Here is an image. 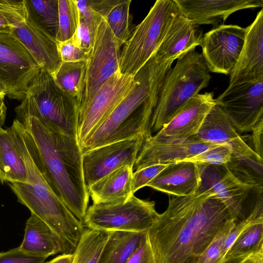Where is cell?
I'll use <instances>...</instances> for the list:
<instances>
[{
	"label": "cell",
	"mask_w": 263,
	"mask_h": 263,
	"mask_svg": "<svg viewBox=\"0 0 263 263\" xmlns=\"http://www.w3.org/2000/svg\"><path fill=\"white\" fill-rule=\"evenodd\" d=\"M232 220L226 204L209 194L170 197L146 232L156 262L185 263L200 256Z\"/></svg>",
	"instance_id": "cell-1"
},
{
	"label": "cell",
	"mask_w": 263,
	"mask_h": 263,
	"mask_svg": "<svg viewBox=\"0 0 263 263\" xmlns=\"http://www.w3.org/2000/svg\"><path fill=\"white\" fill-rule=\"evenodd\" d=\"M16 116L32 159L54 193L82 222L89 195L77 139L48 128L34 116Z\"/></svg>",
	"instance_id": "cell-2"
},
{
	"label": "cell",
	"mask_w": 263,
	"mask_h": 263,
	"mask_svg": "<svg viewBox=\"0 0 263 263\" xmlns=\"http://www.w3.org/2000/svg\"><path fill=\"white\" fill-rule=\"evenodd\" d=\"M174 61L154 53L134 76L135 85L108 117L80 145L82 154L110 143L152 137L151 121L165 75Z\"/></svg>",
	"instance_id": "cell-3"
},
{
	"label": "cell",
	"mask_w": 263,
	"mask_h": 263,
	"mask_svg": "<svg viewBox=\"0 0 263 263\" xmlns=\"http://www.w3.org/2000/svg\"><path fill=\"white\" fill-rule=\"evenodd\" d=\"M25 164L27 183H9L18 201L43 220L59 237L62 254H72L85 231L83 223L53 191L32 159L25 143L20 121L7 128Z\"/></svg>",
	"instance_id": "cell-4"
},
{
	"label": "cell",
	"mask_w": 263,
	"mask_h": 263,
	"mask_svg": "<svg viewBox=\"0 0 263 263\" xmlns=\"http://www.w3.org/2000/svg\"><path fill=\"white\" fill-rule=\"evenodd\" d=\"M15 110L16 114L34 116L48 128L77 139V100L61 89L42 67Z\"/></svg>",
	"instance_id": "cell-5"
},
{
	"label": "cell",
	"mask_w": 263,
	"mask_h": 263,
	"mask_svg": "<svg viewBox=\"0 0 263 263\" xmlns=\"http://www.w3.org/2000/svg\"><path fill=\"white\" fill-rule=\"evenodd\" d=\"M177 60L165 75L152 114L151 127L154 132L159 131L211 80L210 71L201 53L194 50Z\"/></svg>",
	"instance_id": "cell-6"
},
{
	"label": "cell",
	"mask_w": 263,
	"mask_h": 263,
	"mask_svg": "<svg viewBox=\"0 0 263 263\" xmlns=\"http://www.w3.org/2000/svg\"><path fill=\"white\" fill-rule=\"evenodd\" d=\"M180 13L175 0H157L144 20L133 30L120 51L119 71L135 76L163 41Z\"/></svg>",
	"instance_id": "cell-7"
},
{
	"label": "cell",
	"mask_w": 263,
	"mask_h": 263,
	"mask_svg": "<svg viewBox=\"0 0 263 263\" xmlns=\"http://www.w3.org/2000/svg\"><path fill=\"white\" fill-rule=\"evenodd\" d=\"M192 138L229 146L232 157L226 165L229 171L239 178L262 184L263 158L245 142L223 111L216 104L198 132Z\"/></svg>",
	"instance_id": "cell-8"
},
{
	"label": "cell",
	"mask_w": 263,
	"mask_h": 263,
	"mask_svg": "<svg viewBox=\"0 0 263 263\" xmlns=\"http://www.w3.org/2000/svg\"><path fill=\"white\" fill-rule=\"evenodd\" d=\"M0 12L9 25L10 33L28 50L41 67L52 75L62 62L57 42L33 20L24 1L0 0Z\"/></svg>",
	"instance_id": "cell-9"
},
{
	"label": "cell",
	"mask_w": 263,
	"mask_h": 263,
	"mask_svg": "<svg viewBox=\"0 0 263 263\" xmlns=\"http://www.w3.org/2000/svg\"><path fill=\"white\" fill-rule=\"evenodd\" d=\"M158 214L154 201L141 199L133 195L123 202L92 204L82 223L89 229L146 232Z\"/></svg>",
	"instance_id": "cell-10"
},
{
	"label": "cell",
	"mask_w": 263,
	"mask_h": 263,
	"mask_svg": "<svg viewBox=\"0 0 263 263\" xmlns=\"http://www.w3.org/2000/svg\"><path fill=\"white\" fill-rule=\"evenodd\" d=\"M120 48L106 18H102L88 53L83 91L78 112L87 105L107 79L119 71Z\"/></svg>",
	"instance_id": "cell-11"
},
{
	"label": "cell",
	"mask_w": 263,
	"mask_h": 263,
	"mask_svg": "<svg viewBox=\"0 0 263 263\" xmlns=\"http://www.w3.org/2000/svg\"><path fill=\"white\" fill-rule=\"evenodd\" d=\"M41 67L13 35L0 33V87L9 98L22 100Z\"/></svg>",
	"instance_id": "cell-12"
},
{
	"label": "cell",
	"mask_w": 263,
	"mask_h": 263,
	"mask_svg": "<svg viewBox=\"0 0 263 263\" xmlns=\"http://www.w3.org/2000/svg\"><path fill=\"white\" fill-rule=\"evenodd\" d=\"M135 85L134 76L118 71L107 79L78 112L77 140L80 145L108 117Z\"/></svg>",
	"instance_id": "cell-13"
},
{
	"label": "cell",
	"mask_w": 263,
	"mask_h": 263,
	"mask_svg": "<svg viewBox=\"0 0 263 263\" xmlns=\"http://www.w3.org/2000/svg\"><path fill=\"white\" fill-rule=\"evenodd\" d=\"M215 102L237 132H251L263 119V80L229 85Z\"/></svg>",
	"instance_id": "cell-14"
},
{
	"label": "cell",
	"mask_w": 263,
	"mask_h": 263,
	"mask_svg": "<svg viewBox=\"0 0 263 263\" xmlns=\"http://www.w3.org/2000/svg\"><path fill=\"white\" fill-rule=\"evenodd\" d=\"M199 164L201 180L194 194L207 193L219 198L228 206L236 223L245 219L248 215L245 204L251 191L261 193L235 176L226 165Z\"/></svg>",
	"instance_id": "cell-15"
},
{
	"label": "cell",
	"mask_w": 263,
	"mask_h": 263,
	"mask_svg": "<svg viewBox=\"0 0 263 263\" xmlns=\"http://www.w3.org/2000/svg\"><path fill=\"white\" fill-rule=\"evenodd\" d=\"M146 141L144 137L139 136L103 145L83 154V174L87 191L96 182L121 167L129 165L133 168Z\"/></svg>",
	"instance_id": "cell-16"
},
{
	"label": "cell",
	"mask_w": 263,
	"mask_h": 263,
	"mask_svg": "<svg viewBox=\"0 0 263 263\" xmlns=\"http://www.w3.org/2000/svg\"><path fill=\"white\" fill-rule=\"evenodd\" d=\"M246 34V28L221 24L203 34L201 54L210 72L230 74L240 55Z\"/></svg>",
	"instance_id": "cell-17"
},
{
	"label": "cell",
	"mask_w": 263,
	"mask_h": 263,
	"mask_svg": "<svg viewBox=\"0 0 263 263\" xmlns=\"http://www.w3.org/2000/svg\"><path fill=\"white\" fill-rule=\"evenodd\" d=\"M213 92L198 93L186 101L152 138L182 141L195 135L215 105Z\"/></svg>",
	"instance_id": "cell-18"
},
{
	"label": "cell",
	"mask_w": 263,
	"mask_h": 263,
	"mask_svg": "<svg viewBox=\"0 0 263 263\" xmlns=\"http://www.w3.org/2000/svg\"><path fill=\"white\" fill-rule=\"evenodd\" d=\"M152 137L143 143L133 167L136 171L155 164L183 161L221 145L192 137L182 141H160Z\"/></svg>",
	"instance_id": "cell-19"
},
{
	"label": "cell",
	"mask_w": 263,
	"mask_h": 263,
	"mask_svg": "<svg viewBox=\"0 0 263 263\" xmlns=\"http://www.w3.org/2000/svg\"><path fill=\"white\" fill-rule=\"evenodd\" d=\"M245 43L230 73L229 85L263 80V9L246 28Z\"/></svg>",
	"instance_id": "cell-20"
},
{
	"label": "cell",
	"mask_w": 263,
	"mask_h": 263,
	"mask_svg": "<svg viewBox=\"0 0 263 263\" xmlns=\"http://www.w3.org/2000/svg\"><path fill=\"white\" fill-rule=\"evenodd\" d=\"M180 13L197 25H219L234 12L263 7L262 0H175Z\"/></svg>",
	"instance_id": "cell-21"
},
{
	"label": "cell",
	"mask_w": 263,
	"mask_h": 263,
	"mask_svg": "<svg viewBox=\"0 0 263 263\" xmlns=\"http://www.w3.org/2000/svg\"><path fill=\"white\" fill-rule=\"evenodd\" d=\"M199 164L180 161L169 164L146 186L175 196L193 195L200 183Z\"/></svg>",
	"instance_id": "cell-22"
},
{
	"label": "cell",
	"mask_w": 263,
	"mask_h": 263,
	"mask_svg": "<svg viewBox=\"0 0 263 263\" xmlns=\"http://www.w3.org/2000/svg\"><path fill=\"white\" fill-rule=\"evenodd\" d=\"M203 35L198 25L179 13L173 21L156 53L165 60L175 61L200 46Z\"/></svg>",
	"instance_id": "cell-23"
},
{
	"label": "cell",
	"mask_w": 263,
	"mask_h": 263,
	"mask_svg": "<svg viewBox=\"0 0 263 263\" xmlns=\"http://www.w3.org/2000/svg\"><path fill=\"white\" fill-rule=\"evenodd\" d=\"M133 168L121 167L93 183L88 189L93 204L123 202L134 194L132 191Z\"/></svg>",
	"instance_id": "cell-24"
},
{
	"label": "cell",
	"mask_w": 263,
	"mask_h": 263,
	"mask_svg": "<svg viewBox=\"0 0 263 263\" xmlns=\"http://www.w3.org/2000/svg\"><path fill=\"white\" fill-rule=\"evenodd\" d=\"M19 247L25 252L46 257L63 253L59 237L33 213L26 221L24 239Z\"/></svg>",
	"instance_id": "cell-25"
},
{
	"label": "cell",
	"mask_w": 263,
	"mask_h": 263,
	"mask_svg": "<svg viewBox=\"0 0 263 263\" xmlns=\"http://www.w3.org/2000/svg\"><path fill=\"white\" fill-rule=\"evenodd\" d=\"M146 233L111 231L98 263H127Z\"/></svg>",
	"instance_id": "cell-26"
},
{
	"label": "cell",
	"mask_w": 263,
	"mask_h": 263,
	"mask_svg": "<svg viewBox=\"0 0 263 263\" xmlns=\"http://www.w3.org/2000/svg\"><path fill=\"white\" fill-rule=\"evenodd\" d=\"M0 182L27 183L24 160L7 129L0 128Z\"/></svg>",
	"instance_id": "cell-27"
},
{
	"label": "cell",
	"mask_w": 263,
	"mask_h": 263,
	"mask_svg": "<svg viewBox=\"0 0 263 263\" xmlns=\"http://www.w3.org/2000/svg\"><path fill=\"white\" fill-rule=\"evenodd\" d=\"M86 63L87 61L62 62L52 75L61 89L77 99L78 106L83 91Z\"/></svg>",
	"instance_id": "cell-28"
},
{
	"label": "cell",
	"mask_w": 263,
	"mask_h": 263,
	"mask_svg": "<svg viewBox=\"0 0 263 263\" xmlns=\"http://www.w3.org/2000/svg\"><path fill=\"white\" fill-rule=\"evenodd\" d=\"M110 232L85 230L73 253L72 263H98Z\"/></svg>",
	"instance_id": "cell-29"
},
{
	"label": "cell",
	"mask_w": 263,
	"mask_h": 263,
	"mask_svg": "<svg viewBox=\"0 0 263 263\" xmlns=\"http://www.w3.org/2000/svg\"><path fill=\"white\" fill-rule=\"evenodd\" d=\"M24 3L33 20L55 39L59 27L58 0H24Z\"/></svg>",
	"instance_id": "cell-30"
},
{
	"label": "cell",
	"mask_w": 263,
	"mask_h": 263,
	"mask_svg": "<svg viewBox=\"0 0 263 263\" xmlns=\"http://www.w3.org/2000/svg\"><path fill=\"white\" fill-rule=\"evenodd\" d=\"M262 249L263 222L256 223L248 227L238 236L228 250L223 260L250 255Z\"/></svg>",
	"instance_id": "cell-31"
},
{
	"label": "cell",
	"mask_w": 263,
	"mask_h": 263,
	"mask_svg": "<svg viewBox=\"0 0 263 263\" xmlns=\"http://www.w3.org/2000/svg\"><path fill=\"white\" fill-rule=\"evenodd\" d=\"M131 0H123L115 6L106 18L107 24L121 48L133 31L132 16L129 13Z\"/></svg>",
	"instance_id": "cell-32"
},
{
	"label": "cell",
	"mask_w": 263,
	"mask_h": 263,
	"mask_svg": "<svg viewBox=\"0 0 263 263\" xmlns=\"http://www.w3.org/2000/svg\"><path fill=\"white\" fill-rule=\"evenodd\" d=\"M59 27L57 42L71 39L78 28L80 15L75 0H58Z\"/></svg>",
	"instance_id": "cell-33"
},
{
	"label": "cell",
	"mask_w": 263,
	"mask_h": 263,
	"mask_svg": "<svg viewBox=\"0 0 263 263\" xmlns=\"http://www.w3.org/2000/svg\"><path fill=\"white\" fill-rule=\"evenodd\" d=\"M260 222H263L262 193L258 195L257 200L249 215L242 221L236 223L231 230L222 249L223 258L231 246L246 229L253 224Z\"/></svg>",
	"instance_id": "cell-34"
},
{
	"label": "cell",
	"mask_w": 263,
	"mask_h": 263,
	"mask_svg": "<svg viewBox=\"0 0 263 263\" xmlns=\"http://www.w3.org/2000/svg\"><path fill=\"white\" fill-rule=\"evenodd\" d=\"M236 222L232 220L217 234L207 248L199 256L197 263H222V249L224 242Z\"/></svg>",
	"instance_id": "cell-35"
},
{
	"label": "cell",
	"mask_w": 263,
	"mask_h": 263,
	"mask_svg": "<svg viewBox=\"0 0 263 263\" xmlns=\"http://www.w3.org/2000/svg\"><path fill=\"white\" fill-rule=\"evenodd\" d=\"M231 157L232 151L229 146L219 145L183 161L197 164L226 165L230 161Z\"/></svg>",
	"instance_id": "cell-36"
},
{
	"label": "cell",
	"mask_w": 263,
	"mask_h": 263,
	"mask_svg": "<svg viewBox=\"0 0 263 263\" xmlns=\"http://www.w3.org/2000/svg\"><path fill=\"white\" fill-rule=\"evenodd\" d=\"M169 164H155L143 168L133 172L132 181V191L133 193L140 189L145 186L160 172Z\"/></svg>",
	"instance_id": "cell-37"
},
{
	"label": "cell",
	"mask_w": 263,
	"mask_h": 263,
	"mask_svg": "<svg viewBox=\"0 0 263 263\" xmlns=\"http://www.w3.org/2000/svg\"><path fill=\"white\" fill-rule=\"evenodd\" d=\"M47 258L25 252L19 247L0 253V263H45Z\"/></svg>",
	"instance_id": "cell-38"
},
{
	"label": "cell",
	"mask_w": 263,
	"mask_h": 263,
	"mask_svg": "<svg viewBox=\"0 0 263 263\" xmlns=\"http://www.w3.org/2000/svg\"><path fill=\"white\" fill-rule=\"evenodd\" d=\"M57 43L62 62L87 61L88 53L78 47L71 38Z\"/></svg>",
	"instance_id": "cell-39"
},
{
	"label": "cell",
	"mask_w": 263,
	"mask_h": 263,
	"mask_svg": "<svg viewBox=\"0 0 263 263\" xmlns=\"http://www.w3.org/2000/svg\"><path fill=\"white\" fill-rule=\"evenodd\" d=\"M127 263H156L146 233Z\"/></svg>",
	"instance_id": "cell-40"
},
{
	"label": "cell",
	"mask_w": 263,
	"mask_h": 263,
	"mask_svg": "<svg viewBox=\"0 0 263 263\" xmlns=\"http://www.w3.org/2000/svg\"><path fill=\"white\" fill-rule=\"evenodd\" d=\"M71 39L78 47L88 53L91 48L92 40L88 26L81 16L79 26Z\"/></svg>",
	"instance_id": "cell-41"
},
{
	"label": "cell",
	"mask_w": 263,
	"mask_h": 263,
	"mask_svg": "<svg viewBox=\"0 0 263 263\" xmlns=\"http://www.w3.org/2000/svg\"><path fill=\"white\" fill-rule=\"evenodd\" d=\"M252 141L254 151L263 158V119L257 122L252 127L251 131Z\"/></svg>",
	"instance_id": "cell-42"
},
{
	"label": "cell",
	"mask_w": 263,
	"mask_h": 263,
	"mask_svg": "<svg viewBox=\"0 0 263 263\" xmlns=\"http://www.w3.org/2000/svg\"><path fill=\"white\" fill-rule=\"evenodd\" d=\"M73 254H62L46 263H72Z\"/></svg>",
	"instance_id": "cell-43"
},
{
	"label": "cell",
	"mask_w": 263,
	"mask_h": 263,
	"mask_svg": "<svg viewBox=\"0 0 263 263\" xmlns=\"http://www.w3.org/2000/svg\"><path fill=\"white\" fill-rule=\"evenodd\" d=\"M243 263H263V249L249 255Z\"/></svg>",
	"instance_id": "cell-44"
},
{
	"label": "cell",
	"mask_w": 263,
	"mask_h": 263,
	"mask_svg": "<svg viewBox=\"0 0 263 263\" xmlns=\"http://www.w3.org/2000/svg\"><path fill=\"white\" fill-rule=\"evenodd\" d=\"M0 33H10V28L7 20L0 12Z\"/></svg>",
	"instance_id": "cell-45"
},
{
	"label": "cell",
	"mask_w": 263,
	"mask_h": 263,
	"mask_svg": "<svg viewBox=\"0 0 263 263\" xmlns=\"http://www.w3.org/2000/svg\"><path fill=\"white\" fill-rule=\"evenodd\" d=\"M4 98H0V128L5 123L7 108L4 101Z\"/></svg>",
	"instance_id": "cell-46"
},
{
	"label": "cell",
	"mask_w": 263,
	"mask_h": 263,
	"mask_svg": "<svg viewBox=\"0 0 263 263\" xmlns=\"http://www.w3.org/2000/svg\"><path fill=\"white\" fill-rule=\"evenodd\" d=\"M250 255H243L223 260L222 263H243L244 260Z\"/></svg>",
	"instance_id": "cell-47"
},
{
	"label": "cell",
	"mask_w": 263,
	"mask_h": 263,
	"mask_svg": "<svg viewBox=\"0 0 263 263\" xmlns=\"http://www.w3.org/2000/svg\"><path fill=\"white\" fill-rule=\"evenodd\" d=\"M199 256L192 257L188 259L185 263H197Z\"/></svg>",
	"instance_id": "cell-48"
},
{
	"label": "cell",
	"mask_w": 263,
	"mask_h": 263,
	"mask_svg": "<svg viewBox=\"0 0 263 263\" xmlns=\"http://www.w3.org/2000/svg\"><path fill=\"white\" fill-rule=\"evenodd\" d=\"M5 93L3 89L0 87V98H4Z\"/></svg>",
	"instance_id": "cell-49"
}]
</instances>
